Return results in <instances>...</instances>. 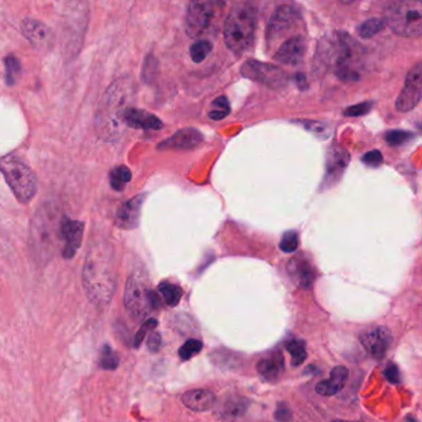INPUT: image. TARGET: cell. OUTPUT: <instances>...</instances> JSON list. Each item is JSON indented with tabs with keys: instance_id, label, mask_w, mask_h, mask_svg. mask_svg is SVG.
Here are the masks:
<instances>
[{
	"instance_id": "obj_1",
	"label": "cell",
	"mask_w": 422,
	"mask_h": 422,
	"mask_svg": "<svg viewBox=\"0 0 422 422\" xmlns=\"http://www.w3.org/2000/svg\"><path fill=\"white\" fill-rule=\"evenodd\" d=\"M83 287L88 300L98 308L106 307L115 295L117 286L115 254L106 240L92 243L83 265Z\"/></svg>"
},
{
	"instance_id": "obj_2",
	"label": "cell",
	"mask_w": 422,
	"mask_h": 422,
	"mask_svg": "<svg viewBox=\"0 0 422 422\" xmlns=\"http://www.w3.org/2000/svg\"><path fill=\"white\" fill-rule=\"evenodd\" d=\"M135 94L133 78L123 76L115 80L104 93L96 117V130L103 140L118 142L126 133V110L131 108Z\"/></svg>"
},
{
	"instance_id": "obj_3",
	"label": "cell",
	"mask_w": 422,
	"mask_h": 422,
	"mask_svg": "<svg viewBox=\"0 0 422 422\" xmlns=\"http://www.w3.org/2000/svg\"><path fill=\"white\" fill-rule=\"evenodd\" d=\"M255 29L257 15L254 8L248 3L235 4L224 22V42L235 55H243L254 44Z\"/></svg>"
},
{
	"instance_id": "obj_4",
	"label": "cell",
	"mask_w": 422,
	"mask_h": 422,
	"mask_svg": "<svg viewBox=\"0 0 422 422\" xmlns=\"http://www.w3.org/2000/svg\"><path fill=\"white\" fill-rule=\"evenodd\" d=\"M323 60L333 66L337 76L343 81H360V74L355 69L362 53L360 45L351 39L347 34L333 35L331 39L326 41Z\"/></svg>"
},
{
	"instance_id": "obj_5",
	"label": "cell",
	"mask_w": 422,
	"mask_h": 422,
	"mask_svg": "<svg viewBox=\"0 0 422 422\" xmlns=\"http://www.w3.org/2000/svg\"><path fill=\"white\" fill-rule=\"evenodd\" d=\"M385 22L399 36H422V1L406 0L390 4L385 9Z\"/></svg>"
},
{
	"instance_id": "obj_6",
	"label": "cell",
	"mask_w": 422,
	"mask_h": 422,
	"mask_svg": "<svg viewBox=\"0 0 422 422\" xmlns=\"http://www.w3.org/2000/svg\"><path fill=\"white\" fill-rule=\"evenodd\" d=\"M0 167L6 183L19 202L28 203L34 199L37 191V180L29 166L17 156L8 155L1 159Z\"/></svg>"
},
{
	"instance_id": "obj_7",
	"label": "cell",
	"mask_w": 422,
	"mask_h": 422,
	"mask_svg": "<svg viewBox=\"0 0 422 422\" xmlns=\"http://www.w3.org/2000/svg\"><path fill=\"white\" fill-rule=\"evenodd\" d=\"M124 305L134 319L142 320L151 311L161 307V300L158 292L145 285L140 275L133 274L126 280Z\"/></svg>"
},
{
	"instance_id": "obj_8",
	"label": "cell",
	"mask_w": 422,
	"mask_h": 422,
	"mask_svg": "<svg viewBox=\"0 0 422 422\" xmlns=\"http://www.w3.org/2000/svg\"><path fill=\"white\" fill-rule=\"evenodd\" d=\"M224 3L192 1L186 12V31L192 37H200L216 28L222 15Z\"/></svg>"
},
{
	"instance_id": "obj_9",
	"label": "cell",
	"mask_w": 422,
	"mask_h": 422,
	"mask_svg": "<svg viewBox=\"0 0 422 422\" xmlns=\"http://www.w3.org/2000/svg\"><path fill=\"white\" fill-rule=\"evenodd\" d=\"M242 74L251 81L259 82L271 88L285 86L287 76L282 69L270 63L249 60L242 66Z\"/></svg>"
},
{
	"instance_id": "obj_10",
	"label": "cell",
	"mask_w": 422,
	"mask_h": 422,
	"mask_svg": "<svg viewBox=\"0 0 422 422\" xmlns=\"http://www.w3.org/2000/svg\"><path fill=\"white\" fill-rule=\"evenodd\" d=\"M422 99V61L416 63L406 76L405 85L396 99V109L407 113Z\"/></svg>"
},
{
	"instance_id": "obj_11",
	"label": "cell",
	"mask_w": 422,
	"mask_h": 422,
	"mask_svg": "<svg viewBox=\"0 0 422 422\" xmlns=\"http://www.w3.org/2000/svg\"><path fill=\"white\" fill-rule=\"evenodd\" d=\"M300 12L292 6H281L275 10L269 22L267 29V40L274 44L296 26L300 20Z\"/></svg>"
},
{
	"instance_id": "obj_12",
	"label": "cell",
	"mask_w": 422,
	"mask_h": 422,
	"mask_svg": "<svg viewBox=\"0 0 422 422\" xmlns=\"http://www.w3.org/2000/svg\"><path fill=\"white\" fill-rule=\"evenodd\" d=\"M85 224L71 218H62L58 226V237L62 242V257L72 259L82 244Z\"/></svg>"
},
{
	"instance_id": "obj_13",
	"label": "cell",
	"mask_w": 422,
	"mask_h": 422,
	"mask_svg": "<svg viewBox=\"0 0 422 422\" xmlns=\"http://www.w3.org/2000/svg\"><path fill=\"white\" fill-rule=\"evenodd\" d=\"M393 337L387 327L377 326L360 335V343L366 353L375 360H382L391 346Z\"/></svg>"
},
{
	"instance_id": "obj_14",
	"label": "cell",
	"mask_w": 422,
	"mask_h": 422,
	"mask_svg": "<svg viewBox=\"0 0 422 422\" xmlns=\"http://www.w3.org/2000/svg\"><path fill=\"white\" fill-rule=\"evenodd\" d=\"M349 164L348 151L339 145H332L328 149L327 160H326V175L323 181V187L328 189L336 185L339 178L342 177Z\"/></svg>"
},
{
	"instance_id": "obj_15",
	"label": "cell",
	"mask_w": 422,
	"mask_h": 422,
	"mask_svg": "<svg viewBox=\"0 0 422 422\" xmlns=\"http://www.w3.org/2000/svg\"><path fill=\"white\" fill-rule=\"evenodd\" d=\"M306 50H307L306 40L303 36L297 35L281 44L279 50L274 55V58L278 62L286 66H296L303 61Z\"/></svg>"
},
{
	"instance_id": "obj_16",
	"label": "cell",
	"mask_w": 422,
	"mask_h": 422,
	"mask_svg": "<svg viewBox=\"0 0 422 422\" xmlns=\"http://www.w3.org/2000/svg\"><path fill=\"white\" fill-rule=\"evenodd\" d=\"M22 33L26 37V40L37 50L47 49L52 41L51 29L36 19L23 20Z\"/></svg>"
},
{
	"instance_id": "obj_17",
	"label": "cell",
	"mask_w": 422,
	"mask_h": 422,
	"mask_svg": "<svg viewBox=\"0 0 422 422\" xmlns=\"http://www.w3.org/2000/svg\"><path fill=\"white\" fill-rule=\"evenodd\" d=\"M287 273L298 287L308 290L314 284L316 273L311 262L305 257L292 258L287 264Z\"/></svg>"
},
{
	"instance_id": "obj_18",
	"label": "cell",
	"mask_w": 422,
	"mask_h": 422,
	"mask_svg": "<svg viewBox=\"0 0 422 422\" xmlns=\"http://www.w3.org/2000/svg\"><path fill=\"white\" fill-rule=\"evenodd\" d=\"M144 194L135 196L130 201H126V203L120 205L119 210L117 211L115 222L123 229L137 228L139 221H140V213L144 203Z\"/></svg>"
},
{
	"instance_id": "obj_19",
	"label": "cell",
	"mask_w": 422,
	"mask_h": 422,
	"mask_svg": "<svg viewBox=\"0 0 422 422\" xmlns=\"http://www.w3.org/2000/svg\"><path fill=\"white\" fill-rule=\"evenodd\" d=\"M202 134L196 129H183L159 145L160 150H191L202 142Z\"/></svg>"
},
{
	"instance_id": "obj_20",
	"label": "cell",
	"mask_w": 422,
	"mask_h": 422,
	"mask_svg": "<svg viewBox=\"0 0 422 422\" xmlns=\"http://www.w3.org/2000/svg\"><path fill=\"white\" fill-rule=\"evenodd\" d=\"M126 126H130L134 129H144V130H160L164 128V123L160 118H158L153 113H149L144 109H137L131 107L126 110L124 117Z\"/></svg>"
},
{
	"instance_id": "obj_21",
	"label": "cell",
	"mask_w": 422,
	"mask_h": 422,
	"mask_svg": "<svg viewBox=\"0 0 422 422\" xmlns=\"http://www.w3.org/2000/svg\"><path fill=\"white\" fill-rule=\"evenodd\" d=\"M216 406L218 417L223 422H234L246 414L249 401L242 396H227Z\"/></svg>"
},
{
	"instance_id": "obj_22",
	"label": "cell",
	"mask_w": 422,
	"mask_h": 422,
	"mask_svg": "<svg viewBox=\"0 0 422 422\" xmlns=\"http://www.w3.org/2000/svg\"><path fill=\"white\" fill-rule=\"evenodd\" d=\"M284 357L280 352L269 354L259 360L257 365L258 374L262 380L269 382H278L284 373Z\"/></svg>"
},
{
	"instance_id": "obj_23",
	"label": "cell",
	"mask_w": 422,
	"mask_h": 422,
	"mask_svg": "<svg viewBox=\"0 0 422 422\" xmlns=\"http://www.w3.org/2000/svg\"><path fill=\"white\" fill-rule=\"evenodd\" d=\"M183 403L185 406L194 411H208L217 405V398L211 390L194 389L183 395Z\"/></svg>"
},
{
	"instance_id": "obj_24",
	"label": "cell",
	"mask_w": 422,
	"mask_h": 422,
	"mask_svg": "<svg viewBox=\"0 0 422 422\" xmlns=\"http://www.w3.org/2000/svg\"><path fill=\"white\" fill-rule=\"evenodd\" d=\"M348 379V369L346 366H336L330 377L316 385V391L322 396H332L339 393Z\"/></svg>"
},
{
	"instance_id": "obj_25",
	"label": "cell",
	"mask_w": 422,
	"mask_h": 422,
	"mask_svg": "<svg viewBox=\"0 0 422 422\" xmlns=\"http://www.w3.org/2000/svg\"><path fill=\"white\" fill-rule=\"evenodd\" d=\"M130 180L131 171L126 166H117L109 174V183L115 191H123Z\"/></svg>"
},
{
	"instance_id": "obj_26",
	"label": "cell",
	"mask_w": 422,
	"mask_h": 422,
	"mask_svg": "<svg viewBox=\"0 0 422 422\" xmlns=\"http://www.w3.org/2000/svg\"><path fill=\"white\" fill-rule=\"evenodd\" d=\"M159 292L166 305H169L171 307L176 306L177 303L181 301V297L183 295V289L180 286L171 284V282H166V281L161 282L159 285Z\"/></svg>"
},
{
	"instance_id": "obj_27",
	"label": "cell",
	"mask_w": 422,
	"mask_h": 422,
	"mask_svg": "<svg viewBox=\"0 0 422 422\" xmlns=\"http://www.w3.org/2000/svg\"><path fill=\"white\" fill-rule=\"evenodd\" d=\"M385 25H387L385 19L373 17V19H369V20L364 22V23L360 24L357 33H358L360 37L369 39V37H373V36L379 34L385 28Z\"/></svg>"
},
{
	"instance_id": "obj_28",
	"label": "cell",
	"mask_w": 422,
	"mask_h": 422,
	"mask_svg": "<svg viewBox=\"0 0 422 422\" xmlns=\"http://www.w3.org/2000/svg\"><path fill=\"white\" fill-rule=\"evenodd\" d=\"M286 349L292 355V365H295V366L303 364V362L307 358L306 344L301 339L289 341L286 343Z\"/></svg>"
},
{
	"instance_id": "obj_29",
	"label": "cell",
	"mask_w": 422,
	"mask_h": 422,
	"mask_svg": "<svg viewBox=\"0 0 422 422\" xmlns=\"http://www.w3.org/2000/svg\"><path fill=\"white\" fill-rule=\"evenodd\" d=\"M4 66H6V85L14 86L22 74V63L15 56L10 55L4 58Z\"/></svg>"
},
{
	"instance_id": "obj_30",
	"label": "cell",
	"mask_w": 422,
	"mask_h": 422,
	"mask_svg": "<svg viewBox=\"0 0 422 422\" xmlns=\"http://www.w3.org/2000/svg\"><path fill=\"white\" fill-rule=\"evenodd\" d=\"M212 49H213V45H212L211 41H196L194 45L191 46V49H189V56H191L194 62H203L205 58L211 53Z\"/></svg>"
},
{
	"instance_id": "obj_31",
	"label": "cell",
	"mask_w": 422,
	"mask_h": 422,
	"mask_svg": "<svg viewBox=\"0 0 422 422\" xmlns=\"http://www.w3.org/2000/svg\"><path fill=\"white\" fill-rule=\"evenodd\" d=\"M99 364L106 371H115L118 368V365H119L118 355H117L113 348L110 346H108V344L103 346L102 351H101Z\"/></svg>"
},
{
	"instance_id": "obj_32",
	"label": "cell",
	"mask_w": 422,
	"mask_h": 422,
	"mask_svg": "<svg viewBox=\"0 0 422 422\" xmlns=\"http://www.w3.org/2000/svg\"><path fill=\"white\" fill-rule=\"evenodd\" d=\"M229 112H230V106H229L228 99L224 96H221V97L216 98L212 103L211 112L208 113V115L212 120H222L229 115Z\"/></svg>"
},
{
	"instance_id": "obj_33",
	"label": "cell",
	"mask_w": 422,
	"mask_h": 422,
	"mask_svg": "<svg viewBox=\"0 0 422 422\" xmlns=\"http://www.w3.org/2000/svg\"><path fill=\"white\" fill-rule=\"evenodd\" d=\"M203 344L199 339H189L178 349V357L183 360H189L194 358V355L200 353Z\"/></svg>"
},
{
	"instance_id": "obj_34",
	"label": "cell",
	"mask_w": 422,
	"mask_h": 422,
	"mask_svg": "<svg viewBox=\"0 0 422 422\" xmlns=\"http://www.w3.org/2000/svg\"><path fill=\"white\" fill-rule=\"evenodd\" d=\"M411 137H412V134L410 131L391 130L389 131L388 134L385 135V140L391 146H399V145H403L406 142H409Z\"/></svg>"
},
{
	"instance_id": "obj_35",
	"label": "cell",
	"mask_w": 422,
	"mask_h": 422,
	"mask_svg": "<svg viewBox=\"0 0 422 422\" xmlns=\"http://www.w3.org/2000/svg\"><path fill=\"white\" fill-rule=\"evenodd\" d=\"M298 246V235L296 232H286L281 242H280V249L284 253H294Z\"/></svg>"
},
{
	"instance_id": "obj_36",
	"label": "cell",
	"mask_w": 422,
	"mask_h": 422,
	"mask_svg": "<svg viewBox=\"0 0 422 422\" xmlns=\"http://www.w3.org/2000/svg\"><path fill=\"white\" fill-rule=\"evenodd\" d=\"M156 326H158V321L155 320V319H150V320L146 321V322L140 327V330H139L137 336H135V341H134L135 348H137V347L143 343L144 338H145L148 332L154 331L155 328H156Z\"/></svg>"
},
{
	"instance_id": "obj_37",
	"label": "cell",
	"mask_w": 422,
	"mask_h": 422,
	"mask_svg": "<svg viewBox=\"0 0 422 422\" xmlns=\"http://www.w3.org/2000/svg\"><path fill=\"white\" fill-rule=\"evenodd\" d=\"M371 107H373V103L371 102L360 103V104H355V106H352V107L346 109L344 115H347V117H360V115L369 113Z\"/></svg>"
},
{
	"instance_id": "obj_38",
	"label": "cell",
	"mask_w": 422,
	"mask_h": 422,
	"mask_svg": "<svg viewBox=\"0 0 422 422\" xmlns=\"http://www.w3.org/2000/svg\"><path fill=\"white\" fill-rule=\"evenodd\" d=\"M301 124H303L307 130L314 133V135H319L317 133H320V137H328V135H330L328 128H326L325 124H323V123H320V121H301Z\"/></svg>"
},
{
	"instance_id": "obj_39",
	"label": "cell",
	"mask_w": 422,
	"mask_h": 422,
	"mask_svg": "<svg viewBox=\"0 0 422 422\" xmlns=\"http://www.w3.org/2000/svg\"><path fill=\"white\" fill-rule=\"evenodd\" d=\"M362 161L365 165L371 166V167H378L382 162V155L379 150H373L369 151L362 158Z\"/></svg>"
},
{
	"instance_id": "obj_40",
	"label": "cell",
	"mask_w": 422,
	"mask_h": 422,
	"mask_svg": "<svg viewBox=\"0 0 422 422\" xmlns=\"http://www.w3.org/2000/svg\"><path fill=\"white\" fill-rule=\"evenodd\" d=\"M384 375L388 379L390 382H400V371L398 365L394 364V363H389L388 366L384 369Z\"/></svg>"
},
{
	"instance_id": "obj_41",
	"label": "cell",
	"mask_w": 422,
	"mask_h": 422,
	"mask_svg": "<svg viewBox=\"0 0 422 422\" xmlns=\"http://www.w3.org/2000/svg\"><path fill=\"white\" fill-rule=\"evenodd\" d=\"M148 348L155 353L161 348V335L159 332H151L149 335Z\"/></svg>"
},
{
	"instance_id": "obj_42",
	"label": "cell",
	"mask_w": 422,
	"mask_h": 422,
	"mask_svg": "<svg viewBox=\"0 0 422 422\" xmlns=\"http://www.w3.org/2000/svg\"><path fill=\"white\" fill-rule=\"evenodd\" d=\"M292 417V412L284 404H280L278 410L275 412V419L279 421H287Z\"/></svg>"
},
{
	"instance_id": "obj_43",
	"label": "cell",
	"mask_w": 422,
	"mask_h": 422,
	"mask_svg": "<svg viewBox=\"0 0 422 422\" xmlns=\"http://www.w3.org/2000/svg\"><path fill=\"white\" fill-rule=\"evenodd\" d=\"M335 422H355V421H343V420H337V421Z\"/></svg>"
}]
</instances>
